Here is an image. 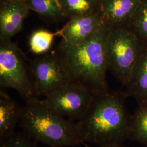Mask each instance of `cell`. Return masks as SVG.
<instances>
[{
	"label": "cell",
	"instance_id": "cell-19",
	"mask_svg": "<svg viewBox=\"0 0 147 147\" xmlns=\"http://www.w3.org/2000/svg\"><path fill=\"white\" fill-rule=\"evenodd\" d=\"M26 0H1V3H25Z\"/></svg>",
	"mask_w": 147,
	"mask_h": 147
},
{
	"label": "cell",
	"instance_id": "cell-5",
	"mask_svg": "<svg viewBox=\"0 0 147 147\" xmlns=\"http://www.w3.org/2000/svg\"><path fill=\"white\" fill-rule=\"evenodd\" d=\"M25 59L21 50L11 40L0 42L1 88L15 89L26 101L37 96L27 74Z\"/></svg>",
	"mask_w": 147,
	"mask_h": 147
},
{
	"label": "cell",
	"instance_id": "cell-17",
	"mask_svg": "<svg viewBox=\"0 0 147 147\" xmlns=\"http://www.w3.org/2000/svg\"><path fill=\"white\" fill-rule=\"evenodd\" d=\"M132 19L134 32L147 40V3L142 6L139 10L136 9Z\"/></svg>",
	"mask_w": 147,
	"mask_h": 147
},
{
	"label": "cell",
	"instance_id": "cell-1",
	"mask_svg": "<svg viewBox=\"0 0 147 147\" xmlns=\"http://www.w3.org/2000/svg\"><path fill=\"white\" fill-rule=\"evenodd\" d=\"M111 27L105 24L77 45L62 40L54 53L65 69L69 82L84 87L95 96L108 92L106 40Z\"/></svg>",
	"mask_w": 147,
	"mask_h": 147
},
{
	"label": "cell",
	"instance_id": "cell-14",
	"mask_svg": "<svg viewBox=\"0 0 147 147\" xmlns=\"http://www.w3.org/2000/svg\"><path fill=\"white\" fill-rule=\"evenodd\" d=\"M25 3L30 10L49 20H59L66 16L61 0H26Z\"/></svg>",
	"mask_w": 147,
	"mask_h": 147
},
{
	"label": "cell",
	"instance_id": "cell-12",
	"mask_svg": "<svg viewBox=\"0 0 147 147\" xmlns=\"http://www.w3.org/2000/svg\"><path fill=\"white\" fill-rule=\"evenodd\" d=\"M124 95L131 96L139 105L147 101V47L141 48Z\"/></svg>",
	"mask_w": 147,
	"mask_h": 147
},
{
	"label": "cell",
	"instance_id": "cell-7",
	"mask_svg": "<svg viewBox=\"0 0 147 147\" xmlns=\"http://www.w3.org/2000/svg\"><path fill=\"white\" fill-rule=\"evenodd\" d=\"M30 69L34 76L33 84L36 96L45 97L69 82L65 69L54 53L32 61Z\"/></svg>",
	"mask_w": 147,
	"mask_h": 147
},
{
	"label": "cell",
	"instance_id": "cell-9",
	"mask_svg": "<svg viewBox=\"0 0 147 147\" xmlns=\"http://www.w3.org/2000/svg\"><path fill=\"white\" fill-rule=\"evenodd\" d=\"M29 10L25 3H1L0 42L10 41L20 31Z\"/></svg>",
	"mask_w": 147,
	"mask_h": 147
},
{
	"label": "cell",
	"instance_id": "cell-11",
	"mask_svg": "<svg viewBox=\"0 0 147 147\" xmlns=\"http://www.w3.org/2000/svg\"><path fill=\"white\" fill-rule=\"evenodd\" d=\"M20 107L3 89L0 90V142L16 132L21 118Z\"/></svg>",
	"mask_w": 147,
	"mask_h": 147
},
{
	"label": "cell",
	"instance_id": "cell-8",
	"mask_svg": "<svg viewBox=\"0 0 147 147\" xmlns=\"http://www.w3.org/2000/svg\"><path fill=\"white\" fill-rule=\"evenodd\" d=\"M106 24L101 12H93L70 18L64 26L62 40L72 45L84 42Z\"/></svg>",
	"mask_w": 147,
	"mask_h": 147
},
{
	"label": "cell",
	"instance_id": "cell-6",
	"mask_svg": "<svg viewBox=\"0 0 147 147\" xmlns=\"http://www.w3.org/2000/svg\"><path fill=\"white\" fill-rule=\"evenodd\" d=\"M94 97L84 87L68 82L40 100L42 105L53 113L78 121L87 112Z\"/></svg>",
	"mask_w": 147,
	"mask_h": 147
},
{
	"label": "cell",
	"instance_id": "cell-3",
	"mask_svg": "<svg viewBox=\"0 0 147 147\" xmlns=\"http://www.w3.org/2000/svg\"><path fill=\"white\" fill-rule=\"evenodd\" d=\"M19 125L33 141L50 147H74L84 144L77 123L49 110L34 97L22 107Z\"/></svg>",
	"mask_w": 147,
	"mask_h": 147
},
{
	"label": "cell",
	"instance_id": "cell-21",
	"mask_svg": "<svg viewBox=\"0 0 147 147\" xmlns=\"http://www.w3.org/2000/svg\"><path fill=\"white\" fill-rule=\"evenodd\" d=\"M96 1H99V0H96ZM101 1H102V0H101Z\"/></svg>",
	"mask_w": 147,
	"mask_h": 147
},
{
	"label": "cell",
	"instance_id": "cell-22",
	"mask_svg": "<svg viewBox=\"0 0 147 147\" xmlns=\"http://www.w3.org/2000/svg\"><path fill=\"white\" fill-rule=\"evenodd\" d=\"M146 104H147V102H146Z\"/></svg>",
	"mask_w": 147,
	"mask_h": 147
},
{
	"label": "cell",
	"instance_id": "cell-15",
	"mask_svg": "<svg viewBox=\"0 0 147 147\" xmlns=\"http://www.w3.org/2000/svg\"><path fill=\"white\" fill-rule=\"evenodd\" d=\"M64 27L56 32L38 29L33 32L28 39L30 51L35 54L41 55L47 52L51 47L55 37H62Z\"/></svg>",
	"mask_w": 147,
	"mask_h": 147
},
{
	"label": "cell",
	"instance_id": "cell-2",
	"mask_svg": "<svg viewBox=\"0 0 147 147\" xmlns=\"http://www.w3.org/2000/svg\"><path fill=\"white\" fill-rule=\"evenodd\" d=\"M130 117L121 95L107 92L95 96L87 112L76 123L84 143L109 147L129 140Z\"/></svg>",
	"mask_w": 147,
	"mask_h": 147
},
{
	"label": "cell",
	"instance_id": "cell-10",
	"mask_svg": "<svg viewBox=\"0 0 147 147\" xmlns=\"http://www.w3.org/2000/svg\"><path fill=\"white\" fill-rule=\"evenodd\" d=\"M137 0H102L101 13L111 27L125 26L136 11Z\"/></svg>",
	"mask_w": 147,
	"mask_h": 147
},
{
	"label": "cell",
	"instance_id": "cell-16",
	"mask_svg": "<svg viewBox=\"0 0 147 147\" xmlns=\"http://www.w3.org/2000/svg\"><path fill=\"white\" fill-rule=\"evenodd\" d=\"M66 16L70 18L95 12L96 0H61Z\"/></svg>",
	"mask_w": 147,
	"mask_h": 147
},
{
	"label": "cell",
	"instance_id": "cell-20",
	"mask_svg": "<svg viewBox=\"0 0 147 147\" xmlns=\"http://www.w3.org/2000/svg\"><path fill=\"white\" fill-rule=\"evenodd\" d=\"M84 145L86 147H91L89 146L88 144H87L86 143H84ZM125 147L123 144L122 145H117V146H109V147Z\"/></svg>",
	"mask_w": 147,
	"mask_h": 147
},
{
	"label": "cell",
	"instance_id": "cell-4",
	"mask_svg": "<svg viewBox=\"0 0 147 147\" xmlns=\"http://www.w3.org/2000/svg\"><path fill=\"white\" fill-rule=\"evenodd\" d=\"M140 49L135 32L126 26L111 27L106 40L108 68L125 86L130 82Z\"/></svg>",
	"mask_w": 147,
	"mask_h": 147
},
{
	"label": "cell",
	"instance_id": "cell-13",
	"mask_svg": "<svg viewBox=\"0 0 147 147\" xmlns=\"http://www.w3.org/2000/svg\"><path fill=\"white\" fill-rule=\"evenodd\" d=\"M129 139L147 147V104L139 105L130 117Z\"/></svg>",
	"mask_w": 147,
	"mask_h": 147
},
{
	"label": "cell",
	"instance_id": "cell-18",
	"mask_svg": "<svg viewBox=\"0 0 147 147\" xmlns=\"http://www.w3.org/2000/svg\"><path fill=\"white\" fill-rule=\"evenodd\" d=\"M1 147H37V143L23 132H15L1 143Z\"/></svg>",
	"mask_w": 147,
	"mask_h": 147
}]
</instances>
